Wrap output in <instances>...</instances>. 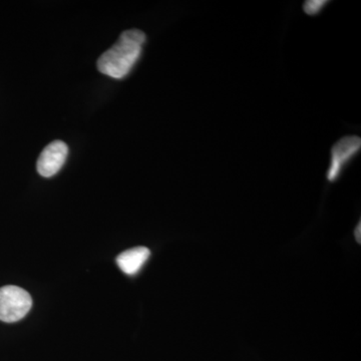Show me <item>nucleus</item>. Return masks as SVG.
I'll return each instance as SVG.
<instances>
[{
  "mask_svg": "<svg viewBox=\"0 0 361 361\" xmlns=\"http://www.w3.org/2000/svg\"><path fill=\"white\" fill-rule=\"evenodd\" d=\"M146 40L142 30H126L118 42L102 54L97 61V70L111 78H125L139 61Z\"/></svg>",
  "mask_w": 361,
  "mask_h": 361,
  "instance_id": "obj_1",
  "label": "nucleus"
},
{
  "mask_svg": "<svg viewBox=\"0 0 361 361\" xmlns=\"http://www.w3.org/2000/svg\"><path fill=\"white\" fill-rule=\"evenodd\" d=\"M329 1L326 0H308L304 2L303 11L308 16H316L324 8Z\"/></svg>",
  "mask_w": 361,
  "mask_h": 361,
  "instance_id": "obj_6",
  "label": "nucleus"
},
{
  "mask_svg": "<svg viewBox=\"0 0 361 361\" xmlns=\"http://www.w3.org/2000/svg\"><path fill=\"white\" fill-rule=\"evenodd\" d=\"M360 226H361V223L360 222V223H358L357 227H356L355 233L356 241H357L358 243H360V230H361Z\"/></svg>",
  "mask_w": 361,
  "mask_h": 361,
  "instance_id": "obj_7",
  "label": "nucleus"
},
{
  "mask_svg": "<svg viewBox=\"0 0 361 361\" xmlns=\"http://www.w3.org/2000/svg\"><path fill=\"white\" fill-rule=\"evenodd\" d=\"M32 306V296L14 285L0 288V320L13 323L23 319Z\"/></svg>",
  "mask_w": 361,
  "mask_h": 361,
  "instance_id": "obj_2",
  "label": "nucleus"
},
{
  "mask_svg": "<svg viewBox=\"0 0 361 361\" xmlns=\"http://www.w3.org/2000/svg\"><path fill=\"white\" fill-rule=\"evenodd\" d=\"M149 255L151 252L146 247H135L121 253L116 257V264L126 274L135 275L142 269Z\"/></svg>",
  "mask_w": 361,
  "mask_h": 361,
  "instance_id": "obj_5",
  "label": "nucleus"
},
{
  "mask_svg": "<svg viewBox=\"0 0 361 361\" xmlns=\"http://www.w3.org/2000/svg\"><path fill=\"white\" fill-rule=\"evenodd\" d=\"M68 147L65 142L54 141L45 147L37 160V171L44 178L52 177L65 165Z\"/></svg>",
  "mask_w": 361,
  "mask_h": 361,
  "instance_id": "obj_4",
  "label": "nucleus"
},
{
  "mask_svg": "<svg viewBox=\"0 0 361 361\" xmlns=\"http://www.w3.org/2000/svg\"><path fill=\"white\" fill-rule=\"evenodd\" d=\"M361 140L357 135L342 137L332 147L331 161L327 172V179L334 182L341 175L342 169L360 151Z\"/></svg>",
  "mask_w": 361,
  "mask_h": 361,
  "instance_id": "obj_3",
  "label": "nucleus"
}]
</instances>
